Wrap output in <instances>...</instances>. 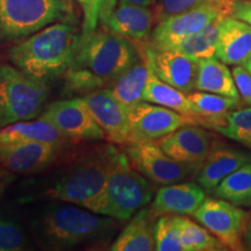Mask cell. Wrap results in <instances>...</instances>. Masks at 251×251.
Masks as SVG:
<instances>
[{"label":"cell","mask_w":251,"mask_h":251,"mask_svg":"<svg viewBox=\"0 0 251 251\" xmlns=\"http://www.w3.org/2000/svg\"><path fill=\"white\" fill-rule=\"evenodd\" d=\"M187 97L192 106V114L186 119V124L203 126L214 130L227 124L229 113L241 103L238 99L203 91L191 92Z\"/></svg>","instance_id":"21"},{"label":"cell","mask_w":251,"mask_h":251,"mask_svg":"<svg viewBox=\"0 0 251 251\" xmlns=\"http://www.w3.org/2000/svg\"><path fill=\"white\" fill-rule=\"evenodd\" d=\"M243 67H244V68H246V69H247V70L250 72V75H251V54H250V56H249V57H248V58H247V61H246V62H244Z\"/></svg>","instance_id":"40"},{"label":"cell","mask_w":251,"mask_h":251,"mask_svg":"<svg viewBox=\"0 0 251 251\" xmlns=\"http://www.w3.org/2000/svg\"><path fill=\"white\" fill-rule=\"evenodd\" d=\"M118 149L106 146L72 165L46 190V196L83 206L98 194L105 185Z\"/></svg>","instance_id":"6"},{"label":"cell","mask_w":251,"mask_h":251,"mask_svg":"<svg viewBox=\"0 0 251 251\" xmlns=\"http://www.w3.org/2000/svg\"><path fill=\"white\" fill-rule=\"evenodd\" d=\"M37 118L50 122L63 135L76 141H101L106 139L84 98L55 101L43 109Z\"/></svg>","instance_id":"11"},{"label":"cell","mask_w":251,"mask_h":251,"mask_svg":"<svg viewBox=\"0 0 251 251\" xmlns=\"http://www.w3.org/2000/svg\"><path fill=\"white\" fill-rule=\"evenodd\" d=\"M250 1H251V0H250Z\"/></svg>","instance_id":"41"},{"label":"cell","mask_w":251,"mask_h":251,"mask_svg":"<svg viewBox=\"0 0 251 251\" xmlns=\"http://www.w3.org/2000/svg\"><path fill=\"white\" fill-rule=\"evenodd\" d=\"M28 240L23 229L9 220L0 218V251L26 249Z\"/></svg>","instance_id":"33"},{"label":"cell","mask_w":251,"mask_h":251,"mask_svg":"<svg viewBox=\"0 0 251 251\" xmlns=\"http://www.w3.org/2000/svg\"><path fill=\"white\" fill-rule=\"evenodd\" d=\"M230 15L246 21L251 26V1L250 0H233L230 2Z\"/></svg>","instance_id":"36"},{"label":"cell","mask_w":251,"mask_h":251,"mask_svg":"<svg viewBox=\"0 0 251 251\" xmlns=\"http://www.w3.org/2000/svg\"><path fill=\"white\" fill-rule=\"evenodd\" d=\"M68 137L63 135L54 125L36 118L35 120L18 121L0 129V143L13 142H47L61 148L68 142Z\"/></svg>","instance_id":"24"},{"label":"cell","mask_w":251,"mask_h":251,"mask_svg":"<svg viewBox=\"0 0 251 251\" xmlns=\"http://www.w3.org/2000/svg\"><path fill=\"white\" fill-rule=\"evenodd\" d=\"M152 197L151 184L131 164L127 153L118 150L101 191L81 207L97 214L126 221L151 202Z\"/></svg>","instance_id":"3"},{"label":"cell","mask_w":251,"mask_h":251,"mask_svg":"<svg viewBox=\"0 0 251 251\" xmlns=\"http://www.w3.org/2000/svg\"><path fill=\"white\" fill-rule=\"evenodd\" d=\"M149 41L136 42L140 48V57L109 85L115 98L126 108L143 101V92L151 75V69L146 52Z\"/></svg>","instance_id":"22"},{"label":"cell","mask_w":251,"mask_h":251,"mask_svg":"<svg viewBox=\"0 0 251 251\" xmlns=\"http://www.w3.org/2000/svg\"><path fill=\"white\" fill-rule=\"evenodd\" d=\"M166 155L184 163L202 164L213 146L212 135L197 125L185 124L156 141Z\"/></svg>","instance_id":"17"},{"label":"cell","mask_w":251,"mask_h":251,"mask_svg":"<svg viewBox=\"0 0 251 251\" xmlns=\"http://www.w3.org/2000/svg\"><path fill=\"white\" fill-rule=\"evenodd\" d=\"M99 23L105 29L133 42H147L151 36L155 18L151 7L117 0L100 9Z\"/></svg>","instance_id":"13"},{"label":"cell","mask_w":251,"mask_h":251,"mask_svg":"<svg viewBox=\"0 0 251 251\" xmlns=\"http://www.w3.org/2000/svg\"><path fill=\"white\" fill-rule=\"evenodd\" d=\"M122 2H128V4L139 5V6H147V7H152L156 4L157 0H120Z\"/></svg>","instance_id":"38"},{"label":"cell","mask_w":251,"mask_h":251,"mask_svg":"<svg viewBox=\"0 0 251 251\" xmlns=\"http://www.w3.org/2000/svg\"><path fill=\"white\" fill-rule=\"evenodd\" d=\"M59 147L47 142L0 143V163L14 174L33 175L55 161Z\"/></svg>","instance_id":"16"},{"label":"cell","mask_w":251,"mask_h":251,"mask_svg":"<svg viewBox=\"0 0 251 251\" xmlns=\"http://www.w3.org/2000/svg\"><path fill=\"white\" fill-rule=\"evenodd\" d=\"M233 77L236 84L240 98L247 105L251 106V75L243 65H235Z\"/></svg>","instance_id":"35"},{"label":"cell","mask_w":251,"mask_h":251,"mask_svg":"<svg viewBox=\"0 0 251 251\" xmlns=\"http://www.w3.org/2000/svg\"><path fill=\"white\" fill-rule=\"evenodd\" d=\"M150 208H141L124 230L118 235L109 250L151 251L155 250V219Z\"/></svg>","instance_id":"23"},{"label":"cell","mask_w":251,"mask_h":251,"mask_svg":"<svg viewBox=\"0 0 251 251\" xmlns=\"http://www.w3.org/2000/svg\"><path fill=\"white\" fill-rule=\"evenodd\" d=\"M140 57L136 42L105 28L84 31L70 67L89 74L100 86L108 87Z\"/></svg>","instance_id":"4"},{"label":"cell","mask_w":251,"mask_h":251,"mask_svg":"<svg viewBox=\"0 0 251 251\" xmlns=\"http://www.w3.org/2000/svg\"><path fill=\"white\" fill-rule=\"evenodd\" d=\"M106 140L114 144L128 143V113L109 87L93 91L83 97Z\"/></svg>","instance_id":"15"},{"label":"cell","mask_w":251,"mask_h":251,"mask_svg":"<svg viewBox=\"0 0 251 251\" xmlns=\"http://www.w3.org/2000/svg\"><path fill=\"white\" fill-rule=\"evenodd\" d=\"M76 1L83 11L84 20L81 29L84 31L96 29L99 24L101 0H76Z\"/></svg>","instance_id":"34"},{"label":"cell","mask_w":251,"mask_h":251,"mask_svg":"<svg viewBox=\"0 0 251 251\" xmlns=\"http://www.w3.org/2000/svg\"><path fill=\"white\" fill-rule=\"evenodd\" d=\"M128 143L156 142L186 124L184 115L148 101L127 108Z\"/></svg>","instance_id":"12"},{"label":"cell","mask_w":251,"mask_h":251,"mask_svg":"<svg viewBox=\"0 0 251 251\" xmlns=\"http://www.w3.org/2000/svg\"><path fill=\"white\" fill-rule=\"evenodd\" d=\"M176 215V214H175ZM184 251L226 250L220 241L207 228H203L185 215H176Z\"/></svg>","instance_id":"28"},{"label":"cell","mask_w":251,"mask_h":251,"mask_svg":"<svg viewBox=\"0 0 251 251\" xmlns=\"http://www.w3.org/2000/svg\"><path fill=\"white\" fill-rule=\"evenodd\" d=\"M131 164L147 179L157 185H170L197 175L202 164L184 163L168 156L157 142L129 144L126 150Z\"/></svg>","instance_id":"10"},{"label":"cell","mask_w":251,"mask_h":251,"mask_svg":"<svg viewBox=\"0 0 251 251\" xmlns=\"http://www.w3.org/2000/svg\"><path fill=\"white\" fill-rule=\"evenodd\" d=\"M226 0L219 4L203 5L191 11L172 15L156 24L150 36L153 49H171L187 37L199 33L222 14H230V2Z\"/></svg>","instance_id":"8"},{"label":"cell","mask_w":251,"mask_h":251,"mask_svg":"<svg viewBox=\"0 0 251 251\" xmlns=\"http://www.w3.org/2000/svg\"><path fill=\"white\" fill-rule=\"evenodd\" d=\"M215 131L251 149V106L233 109L228 114L227 124Z\"/></svg>","instance_id":"30"},{"label":"cell","mask_w":251,"mask_h":251,"mask_svg":"<svg viewBox=\"0 0 251 251\" xmlns=\"http://www.w3.org/2000/svg\"><path fill=\"white\" fill-rule=\"evenodd\" d=\"M196 89L241 100L233 72H230L227 64L218 57L199 59Z\"/></svg>","instance_id":"25"},{"label":"cell","mask_w":251,"mask_h":251,"mask_svg":"<svg viewBox=\"0 0 251 251\" xmlns=\"http://www.w3.org/2000/svg\"><path fill=\"white\" fill-rule=\"evenodd\" d=\"M226 0H157L152 6L155 25L172 15L184 13L203 5L219 4Z\"/></svg>","instance_id":"32"},{"label":"cell","mask_w":251,"mask_h":251,"mask_svg":"<svg viewBox=\"0 0 251 251\" xmlns=\"http://www.w3.org/2000/svg\"><path fill=\"white\" fill-rule=\"evenodd\" d=\"M80 35L76 19L57 21L14 43L8 58L31 79L49 85L70 67Z\"/></svg>","instance_id":"1"},{"label":"cell","mask_w":251,"mask_h":251,"mask_svg":"<svg viewBox=\"0 0 251 251\" xmlns=\"http://www.w3.org/2000/svg\"><path fill=\"white\" fill-rule=\"evenodd\" d=\"M246 241L248 244V249L251 250V216L249 219V222H248V227H247V231H246Z\"/></svg>","instance_id":"39"},{"label":"cell","mask_w":251,"mask_h":251,"mask_svg":"<svg viewBox=\"0 0 251 251\" xmlns=\"http://www.w3.org/2000/svg\"><path fill=\"white\" fill-rule=\"evenodd\" d=\"M251 54V26L228 14L219 26L216 54L227 65H243Z\"/></svg>","instance_id":"19"},{"label":"cell","mask_w":251,"mask_h":251,"mask_svg":"<svg viewBox=\"0 0 251 251\" xmlns=\"http://www.w3.org/2000/svg\"><path fill=\"white\" fill-rule=\"evenodd\" d=\"M215 197L240 207L251 206V162L230 174L213 191Z\"/></svg>","instance_id":"27"},{"label":"cell","mask_w":251,"mask_h":251,"mask_svg":"<svg viewBox=\"0 0 251 251\" xmlns=\"http://www.w3.org/2000/svg\"><path fill=\"white\" fill-rule=\"evenodd\" d=\"M48 90L49 85L31 79L13 64L0 63V129L39 117Z\"/></svg>","instance_id":"7"},{"label":"cell","mask_w":251,"mask_h":251,"mask_svg":"<svg viewBox=\"0 0 251 251\" xmlns=\"http://www.w3.org/2000/svg\"><path fill=\"white\" fill-rule=\"evenodd\" d=\"M228 250H243L250 214L224 199L206 198L193 214Z\"/></svg>","instance_id":"9"},{"label":"cell","mask_w":251,"mask_h":251,"mask_svg":"<svg viewBox=\"0 0 251 251\" xmlns=\"http://www.w3.org/2000/svg\"><path fill=\"white\" fill-rule=\"evenodd\" d=\"M15 179V175L8 169H6L4 165L0 163V198L4 196L6 190L9 187V185L13 183Z\"/></svg>","instance_id":"37"},{"label":"cell","mask_w":251,"mask_h":251,"mask_svg":"<svg viewBox=\"0 0 251 251\" xmlns=\"http://www.w3.org/2000/svg\"><path fill=\"white\" fill-rule=\"evenodd\" d=\"M115 228V219L71 205L47 207L33 225L37 238L50 249H67L107 238Z\"/></svg>","instance_id":"2"},{"label":"cell","mask_w":251,"mask_h":251,"mask_svg":"<svg viewBox=\"0 0 251 251\" xmlns=\"http://www.w3.org/2000/svg\"><path fill=\"white\" fill-rule=\"evenodd\" d=\"M155 250L184 251L175 214L161 215L155 224Z\"/></svg>","instance_id":"31"},{"label":"cell","mask_w":251,"mask_h":251,"mask_svg":"<svg viewBox=\"0 0 251 251\" xmlns=\"http://www.w3.org/2000/svg\"><path fill=\"white\" fill-rule=\"evenodd\" d=\"M206 199V191L197 183L164 185L157 191L150 205L155 216L193 215Z\"/></svg>","instance_id":"18"},{"label":"cell","mask_w":251,"mask_h":251,"mask_svg":"<svg viewBox=\"0 0 251 251\" xmlns=\"http://www.w3.org/2000/svg\"><path fill=\"white\" fill-rule=\"evenodd\" d=\"M146 52L150 69L159 79L187 94L196 89L198 59L172 49H153L150 41Z\"/></svg>","instance_id":"14"},{"label":"cell","mask_w":251,"mask_h":251,"mask_svg":"<svg viewBox=\"0 0 251 251\" xmlns=\"http://www.w3.org/2000/svg\"><path fill=\"white\" fill-rule=\"evenodd\" d=\"M251 162L249 152L224 144H213L197 174V181L206 192H213L227 176Z\"/></svg>","instance_id":"20"},{"label":"cell","mask_w":251,"mask_h":251,"mask_svg":"<svg viewBox=\"0 0 251 251\" xmlns=\"http://www.w3.org/2000/svg\"><path fill=\"white\" fill-rule=\"evenodd\" d=\"M143 100L180 113L185 121L192 114V106L186 94L159 79L152 71L143 92Z\"/></svg>","instance_id":"26"},{"label":"cell","mask_w":251,"mask_h":251,"mask_svg":"<svg viewBox=\"0 0 251 251\" xmlns=\"http://www.w3.org/2000/svg\"><path fill=\"white\" fill-rule=\"evenodd\" d=\"M71 19H76L74 0H0V42H18Z\"/></svg>","instance_id":"5"},{"label":"cell","mask_w":251,"mask_h":251,"mask_svg":"<svg viewBox=\"0 0 251 251\" xmlns=\"http://www.w3.org/2000/svg\"><path fill=\"white\" fill-rule=\"evenodd\" d=\"M225 15L228 14L220 15L218 19H215L212 24H209L199 33L187 37L186 40L181 41L177 46L172 47L171 49L196 58L198 61L203 58L215 57L219 26Z\"/></svg>","instance_id":"29"}]
</instances>
